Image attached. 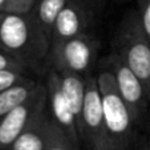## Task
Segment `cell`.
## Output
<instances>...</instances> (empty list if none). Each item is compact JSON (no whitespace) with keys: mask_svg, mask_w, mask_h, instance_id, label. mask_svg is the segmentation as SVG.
Listing matches in <instances>:
<instances>
[{"mask_svg":"<svg viewBox=\"0 0 150 150\" xmlns=\"http://www.w3.org/2000/svg\"><path fill=\"white\" fill-rule=\"evenodd\" d=\"M0 48L35 69L47 61L51 41L31 12H4L0 17Z\"/></svg>","mask_w":150,"mask_h":150,"instance_id":"1","label":"cell"},{"mask_svg":"<svg viewBox=\"0 0 150 150\" xmlns=\"http://www.w3.org/2000/svg\"><path fill=\"white\" fill-rule=\"evenodd\" d=\"M97 81L104 105L106 150H133L138 125L120 96L113 76L102 67L97 73Z\"/></svg>","mask_w":150,"mask_h":150,"instance_id":"2","label":"cell"},{"mask_svg":"<svg viewBox=\"0 0 150 150\" xmlns=\"http://www.w3.org/2000/svg\"><path fill=\"white\" fill-rule=\"evenodd\" d=\"M113 52L138 76L150 98V42L142 31L137 9L122 17L113 41Z\"/></svg>","mask_w":150,"mask_h":150,"instance_id":"3","label":"cell"},{"mask_svg":"<svg viewBox=\"0 0 150 150\" xmlns=\"http://www.w3.org/2000/svg\"><path fill=\"white\" fill-rule=\"evenodd\" d=\"M100 42L93 35L84 33L72 39L51 44L47 61L51 69L69 72L80 76H91L98 56Z\"/></svg>","mask_w":150,"mask_h":150,"instance_id":"4","label":"cell"},{"mask_svg":"<svg viewBox=\"0 0 150 150\" xmlns=\"http://www.w3.org/2000/svg\"><path fill=\"white\" fill-rule=\"evenodd\" d=\"M80 138L85 150H106L105 114L97 74L86 77V92L82 108Z\"/></svg>","mask_w":150,"mask_h":150,"instance_id":"5","label":"cell"},{"mask_svg":"<svg viewBox=\"0 0 150 150\" xmlns=\"http://www.w3.org/2000/svg\"><path fill=\"white\" fill-rule=\"evenodd\" d=\"M102 65L112 73L120 96L132 112L134 121L139 125L144 121L150 104L142 81L114 52L102 60Z\"/></svg>","mask_w":150,"mask_h":150,"instance_id":"6","label":"cell"},{"mask_svg":"<svg viewBox=\"0 0 150 150\" xmlns=\"http://www.w3.org/2000/svg\"><path fill=\"white\" fill-rule=\"evenodd\" d=\"M47 105L45 81H41L40 86L25 101L15 106L0 121V150H8L15 139L29 126L32 121Z\"/></svg>","mask_w":150,"mask_h":150,"instance_id":"7","label":"cell"},{"mask_svg":"<svg viewBox=\"0 0 150 150\" xmlns=\"http://www.w3.org/2000/svg\"><path fill=\"white\" fill-rule=\"evenodd\" d=\"M47 88V112L51 117L52 122L59 129H61L68 137H71L76 144L81 145L80 138L79 125H77L76 117L72 110L67 94L61 86L57 72L49 69L45 79ZM82 146V145H81Z\"/></svg>","mask_w":150,"mask_h":150,"instance_id":"8","label":"cell"},{"mask_svg":"<svg viewBox=\"0 0 150 150\" xmlns=\"http://www.w3.org/2000/svg\"><path fill=\"white\" fill-rule=\"evenodd\" d=\"M94 13L96 9L92 7L85 6L76 0H69V3L57 15L52 25L49 33L51 44L89 33V29L93 24Z\"/></svg>","mask_w":150,"mask_h":150,"instance_id":"9","label":"cell"},{"mask_svg":"<svg viewBox=\"0 0 150 150\" xmlns=\"http://www.w3.org/2000/svg\"><path fill=\"white\" fill-rule=\"evenodd\" d=\"M52 127L53 122L47 112L45 105V109L37 114L36 118L15 139L8 150H45L51 138Z\"/></svg>","mask_w":150,"mask_h":150,"instance_id":"10","label":"cell"},{"mask_svg":"<svg viewBox=\"0 0 150 150\" xmlns=\"http://www.w3.org/2000/svg\"><path fill=\"white\" fill-rule=\"evenodd\" d=\"M57 76H59L61 86L67 94V98H68L69 104L72 106V110H73L74 117H76L80 132L82 108H84L85 101V92H86V77L76 73H69V72H57Z\"/></svg>","mask_w":150,"mask_h":150,"instance_id":"11","label":"cell"},{"mask_svg":"<svg viewBox=\"0 0 150 150\" xmlns=\"http://www.w3.org/2000/svg\"><path fill=\"white\" fill-rule=\"evenodd\" d=\"M41 81L36 79H31L29 81L16 85L13 88L0 93V121L19 104L25 101L31 94L40 86Z\"/></svg>","mask_w":150,"mask_h":150,"instance_id":"12","label":"cell"},{"mask_svg":"<svg viewBox=\"0 0 150 150\" xmlns=\"http://www.w3.org/2000/svg\"><path fill=\"white\" fill-rule=\"evenodd\" d=\"M68 3L69 0H35L31 13L49 36L57 15Z\"/></svg>","mask_w":150,"mask_h":150,"instance_id":"13","label":"cell"},{"mask_svg":"<svg viewBox=\"0 0 150 150\" xmlns=\"http://www.w3.org/2000/svg\"><path fill=\"white\" fill-rule=\"evenodd\" d=\"M81 145L76 144L71 137H68L61 129L53 124L51 138L45 150H81Z\"/></svg>","mask_w":150,"mask_h":150,"instance_id":"14","label":"cell"},{"mask_svg":"<svg viewBox=\"0 0 150 150\" xmlns=\"http://www.w3.org/2000/svg\"><path fill=\"white\" fill-rule=\"evenodd\" d=\"M33 79L31 73L19 71H9V69H0V93L13 88L16 85L29 81Z\"/></svg>","mask_w":150,"mask_h":150,"instance_id":"15","label":"cell"},{"mask_svg":"<svg viewBox=\"0 0 150 150\" xmlns=\"http://www.w3.org/2000/svg\"><path fill=\"white\" fill-rule=\"evenodd\" d=\"M0 69H9V71H19V72H25V73H31L33 72V68L27 65L24 61L17 59L12 53L7 52L6 49L0 48Z\"/></svg>","mask_w":150,"mask_h":150,"instance_id":"16","label":"cell"},{"mask_svg":"<svg viewBox=\"0 0 150 150\" xmlns=\"http://www.w3.org/2000/svg\"><path fill=\"white\" fill-rule=\"evenodd\" d=\"M137 12H138L142 31L150 42V0H138L137 1Z\"/></svg>","mask_w":150,"mask_h":150,"instance_id":"17","label":"cell"},{"mask_svg":"<svg viewBox=\"0 0 150 150\" xmlns=\"http://www.w3.org/2000/svg\"><path fill=\"white\" fill-rule=\"evenodd\" d=\"M35 0H8L6 12H17V13H27L31 12Z\"/></svg>","mask_w":150,"mask_h":150,"instance_id":"18","label":"cell"},{"mask_svg":"<svg viewBox=\"0 0 150 150\" xmlns=\"http://www.w3.org/2000/svg\"><path fill=\"white\" fill-rule=\"evenodd\" d=\"M76 1H80V3L85 4V6L92 7L93 9H97V7L101 3H104V0H76Z\"/></svg>","mask_w":150,"mask_h":150,"instance_id":"19","label":"cell"},{"mask_svg":"<svg viewBox=\"0 0 150 150\" xmlns=\"http://www.w3.org/2000/svg\"><path fill=\"white\" fill-rule=\"evenodd\" d=\"M7 6H8V0H0V11L6 12L7 11Z\"/></svg>","mask_w":150,"mask_h":150,"instance_id":"20","label":"cell"},{"mask_svg":"<svg viewBox=\"0 0 150 150\" xmlns=\"http://www.w3.org/2000/svg\"><path fill=\"white\" fill-rule=\"evenodd\" d=\"M137 150H147L146 149V145H145V141H144V138L139 141V145L137 146Z\"/></svg>","mask_w":150,"mask_h":150,"instance_id":"21","label":"cell"},{"mask_svg":"<svg viewBox=\"0 0 150 150\" xmlns=\"http://www.w3.org/2000/svg\"><path fill=\"white\" fill-rule=\"evenodd\" d=\"M144 141H145V145H146V149L150 150V134H149L147 137H145Z\"/></svg>","mask_w":150,"mask_h":150,"instance_id":"22","label":"cell"},{"mask_svg":"<svg viewBox=\"0 0 150 150\" xmlns=\"http://www.w3.org/2000/svg\"><path fill=\"white\" fill-rule=\"evenodd\" d=\"M149 132H150V112H149Z\"/></svg>","mask_w":150,"mask_h":150,"instance_id":"23","label":"cell"},{"mask_svg":"<svg viewBox=\"0 0 150 150\" xmlns=\"http://www.w3.org/2000/svg\"><path fill=\"white\" fill-rule=\"evenodd\" d=\"M4 13V12H1V11H0V17H1V15H3Z\"/></svg>","mask_w":150,"mask_h":150,"instance_id":"24","label":"cell"}]
</instances>
